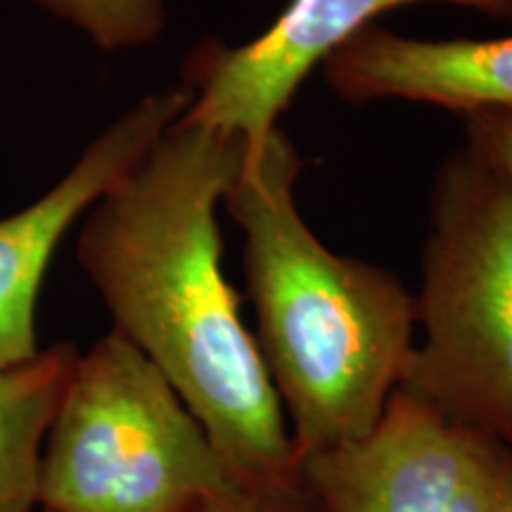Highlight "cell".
Returning a JSON list of instances; mask_svg holds the SVG:
<instances>
[{
	"label": "cell",
	"instance_id": "11",
	"mask_svg": "<svg viewBox=\"0 0 512 512\" xmlns=\"http://www.w3.org/2000/svg\"><path fill=\"white\" fill-rule=\"evenodd\" d=\"M192 512H328L306 477L302 460L292 472L259 479H233Z\"/></svg>",
	"mask_w": 512,
	"mask_h": 512
},
{
	"label": "cell",
	"instance_id": "9",
	"mask_svg": "<svg viewBox=\"0 0 512 512\" xmlns=\"http://www.w3.org/2000/svg\"><path fill=\"white\" fill-rule=\"evenodd\" d=\"M79 354L57 342L0 373V512L36 510L38 456Z\"/></svg>",
	"mask_w": 512,
	"mask_h": 512
},
{
	"label": "cell",
	"instance_id": "10",
	"mask_svg": "<svg viewBox=\"0 0 512 512\" xmlns=\"http://www.w3.org/2000/svg\"><path fill=\"white\" fill-rule=\"evenodd\" d=\"M102 53L143 50L164 36L166 0H27Z\"/></svg>",
	"mask_w": 512,
	"mask_h": 512
},
{
	"label": "cell",
	"instance_id": "1",
	"mask_svg": "<svg viewBox=\"0 0 512 512\" xmlns=\"http://www.w3.org/2000/svg\"><path fill=\"white\" fill-rule=\"evenodd\" d=\"M238 133L178 119L86 214L76 259L112 330L200 420L233 479L299 467L283 406L223 273L216 209L245 157Z\"/></svg>",
	"mask_w": 512,
	"mask_h": 512
},
{
	"label": "cell",
	"instance_id": "14",
	"mask_svg": "<svg viewBox=\"0 0 512 512\" xmlns=\"http://www.w3.org/2000/svg\"><path fill=\"white\" fill-rule=\"evenodd\" d=\"M31 512H41V510H31Z\"/></svg>",
	"mask_w": 512,
	"mask_h": 512
},
{
	"label": "cell",
	"instance_id": "5",
	"mask_svg": "<svg viewBox=\"0 0 512 512\" xmlns=\"http://www.w3.org/2000/svg\"><path fill=\"white\" fill-rule=\"evenodd\" d=\"M299 460L328 512H494L512 451L396 389L366 439Z\"/></svg>",
	"mask_w": 512,
	"mask_h": 512
},
{
	"label": "cell",
	"instance_id": "4",
	"mask_svg": "<svg viewBox=\"0 0 512 512\" xmlns=\"http://www.w3.org/2000/svg\"><path fill=\"white\" fill-rule=\"evenodd\" d=\"M230 482L209 434L119 332L81 351L36 472L41 512H192Z\"/></svg>",
	"mask_w": 512,
	"mask_h": 512
},
{
	"label": "cell",
	"instance_id": "3",
	"mask_svg": "<svg viewBox=\"0 0 512 512\" xmlns=\"http://www.w3.org/2000/svg\"><path fill=\"white\" fill-rule=\"evenodd\" d=\"M401 392L512 451V183L460 145L441 159Z\"/></svg>",
	"mask_w": 512,
	"mask_h": 512
},
{
	"label": "cell",
	"instance_id": "7",
	"mask_svg": "<svg viewBox=\"0 0 512 512\" xmlns=\"http://www.w3.org/2000/svg\"><path fill=\"white\" fill-rule=\"evenodd\" d=\"M188 105L185 83L145 93L83 147L53 188L0 219V373L34 361L41 351L38 294L64 235L150 155Z\"/></svg>",
	"mask_w": 512,
	"mask_h": 512
},
{
	"label": "cell",
	"instance_id": "6",
	"mask_svg": "<svg viewBox=\"0 0 512 512\" xmlns=\"http://www.w3.org/2000/svg\"><path fill=\"white\" fill-rule=\"evenodd\" d=\"M418 3L512 24V0H290L252 41L204 38L190 50L181 79L190 105L181 119L238 133L247 147L264 145L313 69L377 17Z\"/></svg>",
	"mask_w": 512,
	"mask_h": 512
},
{
	"label": "cell",
	"instance_id": "13",
	"mask_svg": "<svg viewBox=\"0 0 512 512\" xmlns=\"http://www.w3.org/2000/svg\"><path fill=\"white\" fill-rule=\"evenodd\" d=\"M494 512H512V465L505 475V482L501 486V494H498Z\"/></svg>",
	"mask_w": 512,
	"mask_h": 512
},
{
	"label": "cell",
	"instance_id": "2",
	"mask_svg": "<svg viewBox=\"0 0 512 512\" xmlns=\"http://www.w3.org/2000/svg\"><path fill=\"white\" fill-rule=\"evenodd\" d=\"M304 159L283 128L245 147L223 209L242 230L256 344L299 458L366 439L415 349V294L389 268L332 252L297 207Z\"/></svg>",
	"mask_w": 512,
	"mask_h": 512
},
{
	"label": "cell",
	"instance_id": "8",
	"mask_svg": "<svg viewBox=\"0 0 512 512\" xmlns=\"http://www.w3.org/2000/svg\"><path fill=\"white\" fill-rule=\"evenodd\" d=\"M339 100L415 102L460 114L512 107V34L498 38H415L370 24L320 64Z\"/></svg>",
	"mask_w": 512,
	"mask_h": 512
},
{
	"label": "cell",
	"instance_id": "12",
	"mask_svg": "<svg viewBox=\"0 0 512 512\" xmlns=\"http://www.w3.org/2000/svg\"><path fill=\"white\" fill-rule=\"evenodd\" d=\"M458 121L467 150L512 183V107H479Z\"/></svg>",
	"mask_w": 512,
	"mask_h": 512
}]
</instances>
